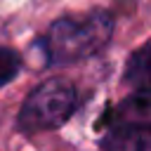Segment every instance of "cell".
<instances>
[{
  "instance_id": "5b68a950",
  "label": "cell",
  "mask_w": 151,
  "mask_h": 151,
  "mask_svg": "<svg viewBox=\"0 0 151 151\" xmlns=\"http://www.w3.org/2000/svg\"><path fill=\"white\" fill-rule=\"evenodd\" d=\"M123 83L127 87H132L134 92L151 90V40L144 42L142 47H137L130 54V59L125 64Z\"/></svg>"
},
{
  "instance_id": "3957f363",
  "label": "cell",
  "mask_w": 151,
  "mask_h": 151,
  "mask_svg": "<svg viewBox=\"0 0 151 151\" xmlns=\"http://www.w3.org/2000/svg\"><path fill=\"white\" fill-rule=\"evenodd\" d=\"M106 125H144L151 127V90H139L109 109Z\"/></svg>"
},
{
  "instance_id": "6da1fadb",
  "label": "cell",
  "mask_w": 151,
  "mask_h": 151,
  "mask_svg": "<svg viewBox=\"0 0 151 151\" xmlns=\"http://www.w3.org/2000/svg\"><path fill=\"white\" fill-rule=\"evenodd\" d=\"M113 35V14L94 9L83 17H59L42 38L47 66H66L94 57Z\"/></svg>"
},
{
  "instance_id": "8992f818",
  "label": "cell",
  "mask_w": 151,
  "mask_h": 151,
  "mask_svg": "<svg viewBox=\"0 0 151 151\" xmlns=\"http://www.w3.org/2000/svg\"><path fill=\"white\" fill-rule=\"evenodd\" d=\"M21 71V57L12 47H0V87L12 83Z\"/></svg>"
},
{
  "instance_id": "7a4b0ae2",
  "label": "cell",
  "mask_w": 151,
  "mask_h": 151,
  "mask_svg": "<svg viewBox=\"0 0 151 151\" xmlns=\"http://www.w3.org/2000/svg\"><path fill=\"white\" fill-rule=\"evenodd\" d=\"M78 104L80 97L71 80L47 78L24 99L17 116V127L26 134L57 130L76 113Z\"/></svg>"
},
{
  "instance_id": "277c9868",
  "label": "cell",
  "mask_w": 151,
  "mask_h": 151,
  "mask_svg": "<svg viewBox=\"0 0 151 151\" xmlns=\"http://www.w3.org/2000/svg\"><path fill=\"white\" fill-rule=\"evenodd\" d=\"M99 146L101 151H151V127L109 125Z\"/></svg>"
}]
</instances>
